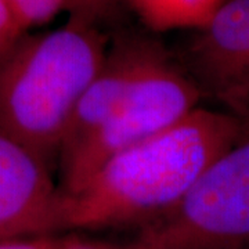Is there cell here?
Segmentation results:
<instances>
[{
	"instance_id": "5b68a950",
	"label": "cell",
	"mask_w": 249,
	"mask_h": 249,
	"mask_svg": "<svg viewBox=\"0 0 249 249\" xmlns=\"http://www.w3.org/2000/svg\"><path fill=\"white\" fill-rule=\"evenodd\" d=\"M178 62L202 98L242 119L249 114V0H227L184 42Z\"/></svg>"
},
{
	"instance_id": "3957f363",
	"label": "cell",
	"mask_w": 249,
	"mask_h": 249,
	"mask_svg": "<svg viewBox=\"0 0 249 249\" xmlns=\"http://www.w3.org/2000/svg\"><path fill=\"white\" fill-rule=\"evenodd\" d=\"M201 100L176 54L152 39L139 79L114 115L76 148L60 157L62 194H76L106 162L180 122L199 108Z\"/></svg>"
},
{
	"instance_id": "277c9868",
	"label": "cell",
	"mask_w": 249,
	"mask_h": 249,
	"mask_svg": "<svg viewBox=\"0 0 249 249\" xmlns=\"http://www.w3.org/2000/svg\"><path fill=\"white\" fill-rule=\"evenodd\" d=\"M136 242L142 249H249V140L214 160Z\"/></svg>"
},
{
	"instance_id": "8fae6325",
	"label": "cell",
	"mask_w": 249,
	"mask_h": 249,
	"mask_svg": "<svg viewBox=\"0 0 249 249\" xmlns=\"http://www.w3.org/2000/svg\"><path fill=\"white\" fill-rule=\"evenodd\" d=\"M0 249H61V238L55 235H36L0 240Z\"/></svg>"
},
{
	"instance_id": "7a4b0ae2",
	"label": "cell",
	"mask_w": 249,
	"mask_h": 249,
	"mask_svg": "<svg viewBox=\"0 0 249 249\" xmlns=\"http://www.w3.org/2000/svg\"><path fill=\"white\" fill-rule=\"evenodd\" d=\"M100 21L70 16L60 28L24 34L0 58V126L50 169L109 49Z\"/></svg>"
},
{
	"instance_id": "30bf717a",
	"label": "cell",
	"mask_w": 249,
	"mask_h": 249,
	"mask_svg": "<svg viewBox=\"0 0 249 249\" xmlns=\"http://www.w3.org/2000/svg\"><path fill=\"white\" fill-rule=\"evenodd\" d=\"M24 34L27 32L18 24L7 0H0V58L17 43Z\"/></svg>"
},
{
	"instance_id": "52a82bcc",
	"label": "cell",
	"mask_w": 249,
	"mask_h": 249,
	"mask_svg": "<svg viewBox=\"0 0 249 249\" xmlns=\"http://www.w3.org/2000/svg\"><path fill=\"white\" fill-rule=\"evenodd\" d=\"M151 42L152 37L137 34H122L112 40L100 71L75 109L60 157L76 148L114 115L139 79Z\"/></svg>"
},
{
	"instance_id": "7c38bea8",
	"label": "cell",
	"mask_w": 249,
	"mask_h": 249,
	"mask_svg": "<svg viewBox=\"0 0 249 249\" xmlns=\"http://www.w3.org/2000/svg\"><path fill=\"white\" fill-rule=\"evenodd\" d=\"M61 249H142L136 241L127 245L108 244L103 241H94L83 238L79 235H65L61 237Z\"/></svg>"
},
{
	"instance_id": "9c48e42d",
	"label": "cell",
	"mask_w": 249,
	"mask_h": 249,
	"mask_svg": "<svg viewBox=\"0 0 249 249\" xmlns=\"http://www.w3.org/2000/svg\"><path fill=\"white\" fill-rule=\"evenodd\" d=\"M119 0H7L18 24L25 32L42 27L61 13L85 14L98 19L111 13Z\"/></svg>"
},
{
	"instance_id": "ba28073f",
	"label": "cell",
	"mask_w": 249,
	"mask_h": 249,
	"mask_svg": "<svg viewBox=\"0 0 249 249\" xmlns=\"http://www.w3.org/2000/svg\"><path fill=\"white\" fill-rule=\"evenodd\" d=\"M154 32L196 29L227 0H124Z\"/></svg>"
},
{
	"instance_id": "4fadbf2b",
	"label": "cell",
	"mask_w": 249,
	"mask_h": 249,
	"mask_svg": "<svg viewBox=\"0 0 249 249\" xmlns=\"http://www.w3.org/2000/svg\"><path fill=\"white\" fill-rule=\"evenodd\" d=\"M241 124V136H240V142H244V140H249V114L245 118L242 119H238Z\"/></svg>"
},
{
	"instance_id": "6da1fadb",
	"label": "cell",
	"mask_w": 249,
	"mask_h": 249,
	"mask_svg": "<svg viewBox=\"0 0 249 249\" xmlns=\"http://www.w3.org/2000/svg\"><path fill=\"white\" fill-rule=\"evenodd\" d=\"M227 112L196 108L166 130L119 152L65 199V230L142 223L169 212L214 160L240 142Z\"/></svg>"
},
{
	"instance_id": "8992f818",
	"label": "cell",
	"mask_w": 249,
	"mask_h": 249,
	"mask_svg": "<svg viewBox=\"0 0 249 249\" xmlns=\"http://www.w3.org/2000/svg\"><path fill=\"white\" fill-rule=\"evenodd\" d=\"M65 230V199L52 169L0 126V240Z\"/></svg>"
}]
</instances>
